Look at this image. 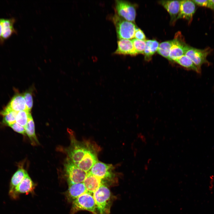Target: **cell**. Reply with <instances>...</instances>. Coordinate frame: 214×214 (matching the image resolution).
Wrapping results in <instances>:
<instances>
[{
	"instance_id": "6da1fadb",
	"label": "cell",
	"mask_w": 214,
	"mask_h": 214,
	"mask_svg": "<svg viewBox=\"0 0 214 214\" xmlns=\"http://www.w3.org/2000/svg\"><path fill=\"white\" fill-rule=\"evenodd\" d=\"M112 21L115 26L117 37L119 40H130L134 38L136 27L133 22L125 20L116 13L112 16Z\"/></svg>"
},
{
	"instance_id": "7a4b0ae2",
	"label": "cell",
	"mask_w": 214,
	"mask_h": 214,
	"mask_svg": "<svg viewBox=\"0 0 214 214\" xmlns=\"http://www.w3.org/2000/svg\"><path fill=\"white\" fill-rule=\"evenodd\" d=\"M98 214H109L110 212V191L103 182L93 193Z\"/></svg>"
},
{
	"instance_id": "3957f363",
	"label": "cell",
	"mask_w": 214,
	"mask_h": 214,
	"mask_svg": "<svg viewBox=\"0 0 214 214\" xmlns=\"http://www.w3.org/2000/svg\"><path fill=\"white\" fill-rule=\"evenodd\" d=\"M86 192L73 201L71 214H74L80 210H86L93 214H98L93 195Z\"/></svg>"
},
{
	"instance_id": "277c9868",
	"label": "cell",
	"mask_w": 214,
	"mask_h": 214,
	"mask_svg": "<svg viewBox=\"0 0 214 214\" xmlns=\"http://www.w3.org/2000/svg\"><path fill=\"white\" fill-rule=\"evenodd\" d=\"M90 143L81 142L72 138L67 153L69 159L77 166L82 160L87 150Z\"/></svg>"
},
{
	"instance_id": "5b68a950",
	"label": "cell",
	"mask_w": 214,
	"mask_h": 214,
	"mask_svg": "<svg viewBox=\"0 0 214 214\" xmlns=\"http://www.w3.org/2000/svg\"><path fill=\"white\" fill-rule=\"evenodd\" d=\"M64 170L68 183L83 182L87 172L78 168L70 159H67L64 164Z\"/></svg>"
},
{
	"instance_id": "8992f818",
	"label": "cell",
	"mask_w": 214,
	"mask_h": 214,
	"mask_svg": "<svg viewBox=\"0 0 214 214\" xmlns=\"http://www.w3.org/2000/svg\"><path fill=\"white\" fill-rule=\"evenodd\" d=\"M115 10L119 16L129 21L135 22L136 15V5L128 1H115Z\"/></svg>"
},
{
	"instance_id": "52a82bcc",
	"label": "cell",
	"mask_w": 214,
	"mask_h": 214,
	"mask_svg": "<svg viewBox=\"0 0 214 214\" xmlns=\"http://www.w3.org/2000/svg\"><path fill=\"white\" fill-rule=\"evenodd\" d=\"M211 52L209 48L200 49L187 45L185 55L190 59L194 64L201 70V66L204 64H209L207 57Z\"/></svg>"
},
{
	"instance_id": "ba28073f",
	"label": "cell",
	"mask_w": 214,
	"mask_h": 214,
	"mask_svg": "<svg viewBox=\"0 0 214 214\" xmlns=\"http://www.w3.org/2000/svg\"><path fill=\"white\" fill-rule=\"evenodd\" d=\"M188 45L181 32H178L172 40V45L168 60L174 61L185 55Z\"/></svg>"
},
{
	"instance_id": "9c48e42d",
	"label": "cell",
	"mask_w": 214,
	"mask_h": 214,
	"mask_svg": "<svg viewBox=\"0 0 214 214\" xmlns=\"http://www.w3.org/2000/svg\"><path fill=\"white\" fill-rule=\"evenodd\" d=\"M95 147L90 143L85 155L77 166L86 172L89 171L93 165L98 161L97 151Z\"/></svg>"
},
{
	"instance_id": "30bf717a",
	"label": "cell",
	"mask_w": 214,
	"mask_h": 214,
	"mask_svg": "<svg viewBox=\"0 0 214 214\" xmlns=\"http://www.w3.org/2000/svg\"><path fill=\"white\" fill-rule=\"evenodd\" d=\"M113 167L112 164H107L97 161L92 167L89 171L93 175L103 180L111 178L113 175Z\"/></svg>"
},
{
	"instance_id": "8fae6325",
	"label": "cell",
	"mask_w": 214,
	"mask_h": 214,
	"mask_svg": "<svg viewBox=\"0 0 214 214\" xmlns=\"http://www.w3.org/2000/svg\"><path fill=\"white\" fill-rule=\"evenodd\" d=\"M195 4L192 0L180 1V11L177 20L183 18L191 21L196 10Z\"/></svg>"
},
{
	"instance_id": "7c38bea8",
	"label": "cell",
	"mask_w": 214,
	"mask_h": 214,
	"mask_svg": "<svg viewBox=\"0 0 214 214\" xmlns=\"http://www.w3.org/2000/svg\"><path fill=\"white\" fill-rule=\"evenodd\" d=\"M159 3L170 14L171 23L174 25L179 13L180 1L162 0L159 1Z\"/></svg>"
},
{
	"instance_id": "4fadbf2b",
	"label": "cell",
	"mask_w": 214,
	"mask_h": 214,
	"mask_svg": "<svg viewBox=\"0 0 214 214\" xmlns=\"http://www.w3.org/2000/svg\"><path fill=\"white\" fill-rule=\"evenodd\" d=\"M114 54L134 56L138 54L132 40L121 39L117 41V47Z\"/></svg>"
},
{
	"instance_id": "5bb4252c",
	"label": "cell",
	"mask_w": 214,
	"mask_h": 214,
	"mask_svg": "<svg viewBox=\"0 0 214 214\" xmlns=\"http://www.w3.org/2000/svg\"><path fill=\"white\" fill-rule=\"evenodd\" d=\"M16 21L14 18H0V23L1 27V36L4 42L9 38L13 34L17 33V30L14 27Z\"/></svg>"
},
{
	"instance_id": "9a60e30c",
	"label": "cell",
	"mask_w": 214,
	"mask_h": 214,
	"mask_svg": "<svg viewBox=\"0 0 214 214\" xmlns=\"http://www.w3.org/2000/svg\"><path fill=\"white\" fill-rule=\"evenodd\" d=\"M34 187V184L28 174L21 183L15 188L12 199L16 198L19 193H27L31 192Z\"/></svg>"
},
{
	"instance_id": "2e32d148",
	"label": "cell",
	"mask_w": 214,
	"mask_h": 214,
	"mask_svg": "<svg viewBox=\"0 0 214 214\" xmlns=\"http://www.w3.org/2000/svg\"><path fill=\"white\" fill-rule=\"evenodd\" d=\"M67 197L69 201L72 202L83 194L87 192L83 182L69 183Z\"/></svg>"
},
{
	"instance_id": "e0dca14e",
	"label": "cell",
	"mask_w": 214,
	"mask_h": 214,
	"mask_svg": "<svg viewBox=\"0 0 214 214\" xmlns=\"http://www.w3.org/2000/svg\"><path fill=\"white\" fill-rule=\"evenodd\" d=\"M5 108L17 112L27 110L23 95L18 94L15 95Z\"/></svg>"
},
{
	"instance_id": "ac0fdd59",
	"label": "cell",
	"mask_w": 214,
	"mask_h": 214,
	"mask_svg": "<svg viewBox=\"0 0 214 214\" xmlns=\"http://www.w3.org/2000/svg\"><path fill=\"white\" fill-rule=\"evenodd\" d=\"M83 182L87 192L93 194L103 182L101 180L93 175L89 171L87 172Z\"/></svg>"
},
{
	"instance_id": "d6986e66",
	"label": "cell",
	"mask_w": 214,
	"mask_h": 214,
	"mask_svg": "<svg viewBox=\"0 0 214 214\" xmlns=\"http://www.w3.org/2000/svg\"><path fill=\"white\" fill-rule=\"evenodd\" d=\"M28 174L27 171L22 168H19L14 174L11 179L9 194L11 197L15 188L21 183Z\"/></svg>"
},
{
	"instance_id": "ffe728a7",
	"label": "cell",
	"mask_w": 214,
	"mask_h": 214,
	"mask_svg": "<svg viewBox=\"0 0 214 214\" xmlns=\"http://www.w3.org/2000/svg\"><path fill=\"white\" fill-rule=\"evenodd\" d=\"M146 45L144 51L145 59L150 61L152 56L157 51L159 43L155 40H147L145 41Z\"/></svg>"
},
{
	"instance_id": "44dd1931",
	"label": "cell",
	"mask_w": 214,
	"mask_h": 214,
	"mask_svg": "<svg viewBox=\"0 0 214 214\" xmlns=\"http://www.w3.org/2000/svg\"><path fill=\"white\" fill-rule=\"evenodd\" d=\"M25 128L26 134L29 137L32 144L33 145L38 144L39 142L35 134L34 123L31 114L29 118Z\"/></svg>"
},
{
	"instance_id": "7402d4cb",
	"label": "cell",
	"mask_w": 214,
	"mask_h": 214,
	"mask_svg": "<svg viewBox=\"0 0 214 214\" xmlns=\"http://www.w3.org/2000/svg\"><path fill=\"white\" fill-rule=\"evenodd\" d=\"M174 62L186 69L193 70L198 73L201 72V70L185 55L176 59Z\"/></svg>"
},
{
	"instance_id": "603a6c76",
	"label": "cell",
	"mask_w": 214,
	"mask_h": 214,
	"mask_svg": "<svg viewBox=\"0 0 214 214\" xmlns=\"http://www.w3.org/2000/svg\"><path fill=\"white\" fill-rule=\"evenodd\" d=\"M172 45V40L163 42L159 44L158 53L163 57L169 59Z\"/></svg>"
},
{
	"instance_id": "cb8c5ba5",
	"label": "cell",
	"mask_w": 214,
	"mask_h": 214,
	"mask_svg": "<svg viewBox=\"0 0 214 214\" xmlns=\"http://www.w3.org/2000/svg\"><path fill=\"white\" fill-rule=\"evenodd\" d=\"M17 112L13 111H2L1 114L3 116V122L10 126L16 122V118Z\"/></svg>"
},
{
	"instance_id": "d4e9b609",
	"label": "cell",
	"mask_w": 214,
	"mask_h": 214,
	"mask_svg": "<svg viewBox=\"0 0 214 214\" xmlns=\"http://www.w3.org/2000/svg\"><path fill=\"white\" fill-rule=\"evenodd\" d=\"M31 115L30 111L28 110L19 111L16 115V122L25 128Z\"/></svg>"
},
{
	"instance_id": "484cf974",
	"label": "cell",
	"mask_w": 214,
	"mask_h": 214,
	"mask_svg": "<svg viewBox=\"0 0 214 214\" xmlns=\"http://www.w3.org/2000/svg\"><path fill=\"white\" fill-rule=\"evenodd\" d=\"M134 47L138 54H144L146 42L145 41L139 40L136 39L132 40Z\"/></svg>"
},
{
	"instance_id": "4316f807",
	"label": "cell",
	"mask_w": 214,
	"mask_h": 214,
	"mask_svg": "<svg viewBox=\"0 0 214 214\" xmlns=\"http://www.w3.org/2000/svg\"><path fill=\"white\" fill-rule=\"evenodd\" d=\"M28 110L31 111L33 105L32 92L30 90L26 91L23 94Z\"/></svg>"
},
{
	"instance_id": "83f0119b",
	"label": "cell",
	"mask_w": 214,
	"mask_h": 214,
	"mask_svg": "<svg viewBox=\"0 0 214 214\" xmlns=\"http://www.w3.org/2000/svg\"><path fill=\"white\" fill-rule=\"evenodd\" d=\"M192 1L195 4L199 6L208 7L214 10V5L211 0Z\"/></svg>"
},
{
	"instance_id": "f1b7e54d",
	"label": "cell",
	"mask_w": 214,
	"mask_h": 214,
	"mask_svg": "<svg viewBox=\"0 0 214 214\" xmlns=\"http://www.w3.org/2000/svg\"><path fill=\"white\" fill-rule=\"evenodd\" d=\"M11 127L15 131L23 135L26 134L25 128L15 122L10 125Z\"/></svg>"
},
{
	"instance_id": "f546056e",
	"label": "cell",
	"mask_w": 214,
	"mask_h": 214,
	"mask_svg": "<svg viewBox=\"0 0 214 214\" xmlns=\"http://www.w3.org/2000/svg\"><path fill=\"white\" fill-rule=\"evenodd\" d=\"M134 38L139 40H146L145 35L143 31L137 27L136 28L135 32Z\"/></svg>"
},
{
	"instance_id": "4dcf8cb0",
	"label": "cell",
	"mask_w": 214,
	"mask_h": 214,
	"mask_svg": "<svg viewBox=\"0 0 214 214\" xmlns=\"http://www.w3.org/2000/svg\"><path fill=\"white\" fill-rule=\"evenodd\" d=\"M1 25L0 23V45H2L4 43V42L2 40V36H1Z\"/></svg>"
},
{
	"instance_id": "1f68e13d",
	"label": "cell",
	"mask_w": 214,
	"mask_h": 214,
	"mask_svg": "<svg viewBox=\"0 0 214 214\" xmlns=\"http://www.w3.org/2000/svg\"><path fill=\"white\" fill-rule=\"evenodd\" d=\"M211 1L213 2L214 5V0H211Z\"/></svg>"
}]
</instances>
